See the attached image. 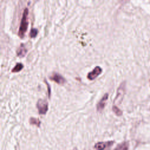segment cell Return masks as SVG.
<instances>
[{
  "mask_svg": "<svg viewBox=\"0 0 150 150\" xmlns=\"http://www.w3.org/2000/svg\"><path fill=\"white\" fill-rule=\"evenodd\" d=\"M29 11L27 8L24 10V11L22 14V20L21 21V24L20 27V29L18 31V36L22 38L24 37L26 32L28 29V15Z\"/></svg>",
  "mask_w": 150,
  "mask_h": 150,
  "instance_id": "obj_1",
  "label": "cell"
},
{
  "mask_svg": "<svg viewBox=\"0 0 150 150\" xmlns=\"http://www.w3.org/2000/svg\"><path fill=\"white\" fill-rule=\"evenodd\" d=\"M36 106L40 114H45L48 110V103L45 100L39 99L37 102Z\"/></svg>",
  "mask_w": 150,
  "mask_h": 150,
  "instance_id": "obj_2",
  "label": "cell"
},
{
  "mask_svg": "<svg viewBox=\"0 0 150 150\" xmlns=\"http://www.w3.org/2000/svg\"><path fill=\"white\" fill-rule=\"evenodd\" d=\"M113 141L99 142L95 144L94 148L96 150H110L112 146L113 145Z\"/></svg>",
  "mask_w": 150,
  "mask_h": 150,
  "instance_id": "obj_3",
  "label": "cell"
},
{
  "mask_svg": "<svg viewBox=\"0 0 150 150\" xmlns=\"http://www.w3.org/2000/svg\"><path fill=\"white\" fill-rule=\"evenodd\" d=\"M124 92H125V83L124 82L121 84V85L117 89V96L114 100V103L119 104V105L120 104L123 100V96L124 95Z\"/></svg>",
  "mask_w": 150,
  "mask_h": 150,
  "instance_id": "obj_4",
  "label": "cell"
},
{
  "mask_svg": "<svg viewBox=\"0 0 150 150\" xmlns=\"http://www.w3.org/2000/svg\"><path fill=\"white\" fill-rule=\"evenodd\" d=\"M102 72V68L99 66H96L91 72L87 74V78L90 80H94L99 75H100Z\"/></svg>",
  "mask_w": 150,
  "mask_h": 150,
  "instance_id": "obj_5",
  "label": "cell"
},
{
  "mask_svg": "<svg viewBox=\"0 0 150 150\" xmlns=\"http://www.w3.org/2000/svg\"><path fill=\"white\" fill-rule=\"evenodd\" d=\"M49 79L59 84H63L66 82L65 79L62 75L57 73H54L51 76L49 77Z\"/></svg>",
  "mask_w": 150,
  "mask_h": 150,
  "instance_id": "obj_6",
  "label": "cell"
},
{
  "mask_svg": "<svg viewBox=\"0 0 150 150\" xmlns=\"http://www.w3.org/2000/svg\"><path fill=\"white\" fill-rule=\"evenodd\" d=\"M109 97V94L106 93L104 96L102 98V99L98 102V103L97 105V110L98 112H102L106 105V102L107 101V100L108 99Z\"/></svg>",
  "mask_w": 150,
  "mask_h": 150,
  "instance_id": "obj_7",
  "label": "cell"
},
{
  "mask_svg": "<svg viewBox=\"0 0 150 150\" xmlns=\"http://www.w3.org/2000/svg\"><path fill=\"white\" fill-rule=\"evenodd\" d=\"M27 52V49L26 48L24 44H21L20 46L18 47L17 51V54L18 57H24Z\"/></svg>",
  "mask_w": 150,
  "mask_h": 150,
  "instance_id": "obj_8",
  "label": "cell"
},
{
  "mask_svg": "<svg viewBox=\"0 0 150 150\" xmlns=\"http://www.w3.org/2000/svg\"><path fill=\"white\" fill-rule=\"evenodd\" d=\"M114 150H128V144L127 142H124L119 144Z\"/></svg>",
  "mask_w": 150,
  "mask_h": 150,
  "instance_id": "obj_9",
  "label": "cell"
},
{
  "mask_svg": "<svg viewBox=\"0 0 150 150\" xmlns=\"http://www.w3.org/2000/svg\"><path fill=\"white\" fill-rule=\"evenodd\" d=\"M24 68V66L22 63H18L16 65V66L12 69V72H14V73H17L18 72L20 71H21Z\"/></svg>",
  "mask_w": 150,
  "mask_h": 150,
  "instance_id": "obj_10",
  "label": "cell"
},
{
  "mask_svg": "<svg viewBox=\"0 0 150 150\" xmlns=\"http://www.w3.org/2000/svg\"><path fill=\"white\" fill-rule=\"evenodd\" d=\"M29 123L31 124L32 125H35L37 127H39L40 124V121L39 119L34 118V117H31L29 120Z\"/></svg>",
  "mask_w": 150,
  "mask_h": 150,
  "instance_id": "obj_11",
  "label": "cell"
},
{
  "mask_svg": "<svg viewBox=\"0 0 150 150\" xmlns=\"http://www.w3.org/2000/svg\"><path fill=\"white\" fill-rule=\"evenodd\" d=\"M112 110L114 112V113L118 116H120L123 114L122 111L120 109H119L116 106H113V108H112Z\"/></svg>",
  "mask_w": 150,
  "mask_h": 150,
  "instance_id": "obj_12",
  "label": "cell"
},
{
  "mask_svg": "<svg viewBox=\"0 0 150 150\" xmlns=\"http://www.w3.org/2000/svg\"><path fill=\"white\" fill-rule=\"evenodd\" d=\"M38 34V29L36 28H32L30 32V36L31 38H35Z\"/></svg>",
  "mask_w": 150,
  "mask_h": 150,
  "instance_id": "obj_13",
  "label": "cell"
},
{
  "mask_svg": "<svg viewBox=\"0 0 150 150\" xmlns=\"http://www.w3.org/2000/svg\"><path fill=\"white\" fill-rule=\"evenodd\" d=\"M45 83H46V84H47V87H48V92H49V97H50V96H51V89H50V86H49V84H48L47 82H46L45 80Z\"/></svg>",
  "mask_w": 150,
  "mask_h": 150,
  "instance_id": "obj_14",
  "label": "cell"
}]
</instances>
